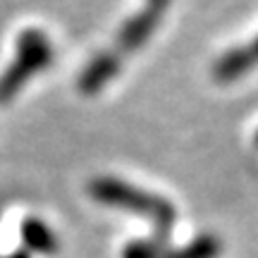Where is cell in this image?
Here are the masks:
<instances>
[{"mask_svg":"<svg viewBox=\"0 0 258 258\" xmlns=\"http://www.w3.org/2000/svg\"><path fill=\"white\" fill-rule=\"evenodd\" d=\"M89 191L96 201L117 206V208H124L132 213H144L148 218H153V222L158 225V237H167V232L172 227L175 208L165 199H158L153 194H146L137 186L117 182V179H96L89 186Z\"/></svg>","mask_w":258,"mask_h":258,"instance_id":"1","label":"cell"},{"mask_svg":"<svg viewBox=\"0 0 258 258\" xmlns=\"http://www.w3.org/2000/svg\"><path fill=\"white\" fill-rule=\"evenodd\" d=\"M53 60V48L43 31L27 29L17 41V57L8 67V72L0 77V103L10 101L36 72H41Z\"/></svg>","mask_w":258,"mask_h":258,"instance_id":"2","label":"cell"},{"mask_svg":"<svg viewBox=\"0 0 258 258\" xmlns=\"http://www.w3.org/2000/svg\"><path fill=\"white\" fill-rule=\"evenodd\" d=\"M165 0H148V8L137 15L134 19H129L127 27L120 31V38H117V50L120 53H132L137 50L144 41H146L153 31H156L158 22L165 12Z\"/></svg>","mask_w":258,"mask_h":258,"instance_id":"3","label":"cell"},{"mask_svg":"<svg viewBox=\"0 0 258 258\" xmlns=\"http://www.w3.org/2000/svg\"><path fill=\"white\" fill-rule=\"evenodd\" d=\"M117 72H120V53H103L79 77V91L89 93V96L101 91Z\"/></svg>","mask_w":258,"mask_h":258,"instance_id":"4","label":"cell"},{"mask_svg":"<svg viewBox=\"0 0 258 258\" xmlns=\"http://www.w3.org/2000/svg\"><path fill=\"white\" fill-rule=\"evenodd\" d=\"M253 64H256V60H253V55H251L249 46L246 48H234V50L225 53V55L215 62V67H213V77H215L218 82H234V79L244 77Z\"/></svg>","mask_w":258,"mask_h":258,"instance_id":"5","label":"cell"},{"mask_svg":"<svg viewBox=\"0 0 258 258\" xmlns=\"http://www.w3.org/2000/svg\"><path fill=\"white\" fill-rule=\"evenodd\" d=\"M22 239H24V244L29 249L36 251V253H50L57 246L53 230L48 227L46 222L38 220V218L24 220V225H22Z\"/></svg>","mask_w":258,"mask_h":258,"instance_id":"6","label":"cell"},{"mask_svg":"<svg viewBox=\"0 0 258 258\" xmlns=\"http://www.w3.org/2000/svg\"><path fill=\"white\" fill-rule=\"evenodd\" d=\"M220 251V244L213 239V237H201L194 244H189L184 251H177L170 258H213Z\"/></svg>","mask_w":258,"mask_h":258,"instance_id":"7","label":"cell"},{"mask_svg":"<svg viewBox=\"0 0 258 258\" xmlns=\"http://www.w3.org/2000/svg\"><path fill=\"white\" fill-rule=\"evenodd\" d=\"M124 258H158V244L156 241H139L132 244L124 251Z\"/></svg>","mask_w":258,"mask_h":258,"instance_id":"8","label":"cell"},{"mask_svg":"<svg viewBox=\"0 0 258 258\" xmlns=\"http://www.w3.org/2000/svg\"><path fill=\"white\" fill-rule=\"evenodd\" d=\"M249 50H251V55H253V60L258 62V38H256V41H253V43L249 46Z\"/></svg>","mask_w":258,"mask_h":258,"instance_id":"9","label":"cell"},{"mask_svg":"<svg viewBox=\"0 0 258 258\" xmlns=\"http://www.w3.org/2000/svg\"><path fill=\"white\" fill-rule=\"evenodd\" d=\"M8 258H29L27 253H15V256H8Z\"/></svg>","mask_w":258,"mask_h":258,"instance_id":"10","label":"cell"},{"mask_svg":"<svg viewBox=\"0 0 258 258\" xmlns=\"http://www.w3.org/2000/svg\"><path fill=\"white\" fill-rule=\"evenodd\" d=\"M256 146H258V134H256Z\"/></svg>","mask_w":258,"mask_h":258,"instance_id":"11","label":"cell"},{"mask_svg":"<svg viewBox=\"0 0 258 258\" xmlns=\"http://www.w3.org/2000/svg\"><path fill=\"white\" fill-rule=\"evenodd\" d=\"M165 3H167V0H165Z\"/></svg>","mask_w":258,"mask_h":258,"instance_id":"12","label":"cell"}]
</instances>
